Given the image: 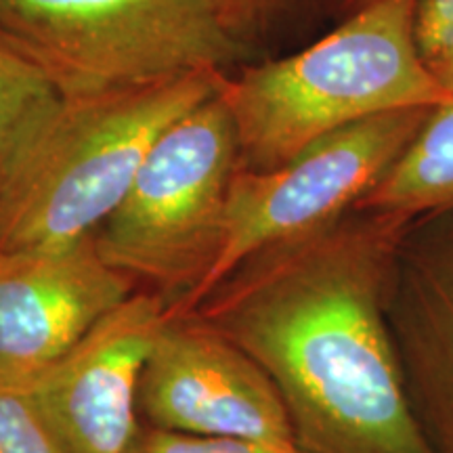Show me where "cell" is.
<instances>
[{"mask_svg": "<svg viewBox=\"0 0 453 453\" xmlns=\"http://www.w3.org/2000/svg\"><path fill=\"white\" fill-rule=\"evenodd\" d=\"M411 223L355 211L250 258L191 311L263 367L300 449L433 453L388 324L396 257Z\"/></svg>", "mask_w": 453, "mask_h": 453, "instance_id": "cell-1", "label": "cell"}, {"mask_svg": "<svg viewBox=\"0 0 453 453\" xmlns=\"http://www.w3.org/2000/svg\"><path fill=\"white\" fill-rule=\"evenodd\" d=\"M225 78L206 70L145 87L64 95L0 183V250L59 248L95 235L156 141L214 97Z\"/></svg>", "mask_w": 453, "mask_h": 453, "instance_id": "cell-2", "label": "cell"}, {"mask_svg": "<svg viewBox=\"0 0 453 453\" xmlns=\"http://www.w3.org/2000/svg\"><path fill=\"white\" fill-rule=\"evenodd\" d=\"M413 4L373 0L300 53L226 76L220 95L234 118L240 168H277L334 130L453 101L418 57Z\"/></svg>", "mask_w": 453, "mask_h": 453, "instance_id": "cell-3", "label": "cell"}, {"mask_svg": "<svg viewBox=\"0 0 453 453\" xmlns=\"http://www.w3.org/2000/svg\"><path fill=\"white\" fill-rule=\"evenodd\" d=\"M234 0H0V36L61 95L145 87L237 61Z\"/></svg>", "mask_w": 453, "mask_h": 453, "instance_id": "cell-4", "label": "cell"}, {"mask_svg": "<svg viewBox=\"0 0 453 453\" xmlns=\"http://www.w3.org/2000/svg\"><path fill=\"white\" fill-rule=\"evenodd\" d=\"M220 90L156 141L127 196L95 231L111 267L156 286L173 304L211 269L240 170L234 118Z\"/></svg>", "mask_w": 453, "mask_h": 453, "instance_id": "cell-5", "label": "cell"}, {"mask_svg": "<svg viewBox=\"0 0 453 453\" xmlns=\"http://www.w3.org/2000/svg\"><path fill=\"white\" fill-rule=\"evenodd\" d=\"M430 110L380 113L313 141L277 168L237 170L217 257L194 290L173 304L174 315L196 311L250 258L355 212L403 156Z\"/></svg>", "mask_w": 453, "mask_h": 453, "instance_id": "cell-6", "label": "cell"}, {"mask_svg": "<svg viewBox=\"0 0 453 453\" xmlns=\"http://www.w3.org/2000/svg\"><path fill=\"white\" fill-rule=\"evenodd\" d=\"M170 319L162 292H134L64 355L17 373L67 453H130L141 376Z\"/></svg>", "mask_w": 453, "mask_h": 453, "instance_id": "cell-7", "label": "cell"}, {"mask_svg": "<svg viewBox=\"0 0 453 453\" xmlns=\"http://www.w3.org/2000/svg\"><path fill=\"white\" fill-rule=\"evenodd\" d=\"M137 407L150 428L296 445L286 405L263 367L194 313H173L160 332Z\"/></svg>", "mask_w": 453, "mask_h": 453, "instance_id": "cell-8", "label": "cell"}, {"mask_svg": "<svg viewBox=\"0 0 453 453\" xmlns=\"http://www.w3.org/2000/svg\"><path fill=\"white\" fill-rule=\"evenodd\" d=\"M137 292L95 235L59 248L0 250V372L50 364Z\"/></svg>", "mask_w": 453, "mask_h": 453, "instance_id": "cell-9", "label": "cell"}, {"mask_svg": "<svg viewBox=\"0 0 453 453\" xmlns=\"http://www.w3.org/2000/svg\"><path fill=\"white\" fill-rule=\"evenodd\" d=\"M413 220L388 294L405 388L433 453H453V212Z\"/></svg>", "mask_w": 453, "mask_h": 453, "instance_id": "cell-10", "label": "cell"}, {"mask_svg": "<svg viewBox=\"0 0 453 453\" xmlns=\"http://www.w3.org/2000/svg\"><path fill=\"white\" fill-rule=\"evenodd\" d=\"M357 211L410 220L453 212V101L430 110L403 156Z\"/></svg>", "mask_w": 453, "mask_h": 453, "instance_id": "cell-11", "label": "cell"}, {"mask_svg": "<svg viewBox=\"0 0 453 453\" xmlns=\"http://www.w3.org/2000/svg\"><path fill=\"white\" fill-rule=\"evenodd\" d=\"M61 99L47 73L0 36V183Z\"/></svg>", "mask_w": 453, "mask_h": 453, "instance_id": "cell-12", "label": "cell"}, {"mask_svg": "<svg viewBox=\"0 0 453 453\" xmlns=\"http://www.w3.org/2000/svg\"><path fill=\"white\" fill-rule=\"evenodd\" d=\"M0 453H67L17 373L0 372Z\"/></svg>", "mask_w": 453, "mask_h": 453, "instance_id": "cell-13", "label": "cell"}, {"mask_svg": "<svg viewBox=\"0 0 453 453\" xmlns=\"http://www.w3.org/2000/svg\"><path fill=\"white\" fill-rule=\"evenodd\" d=\"M130 453H309L298 445H275L240 437H197L141 426Z\"/></svg>", "mask_w": 453, "mask_h": 453, "instance_id": "cell-14", "label": "cell"}, {"mask_svg": "<svg viewBox=\"0 0 453 453\" xmlns=\"http://www.w3.org/2000/svg\"><path fill=\"white\" fill-rule=\"evenodd\" d=\"M411 36L422 65L437 78L453 53V0H416Z\"/></svg>", "mask_w": 453, "mask_h": 453, "instance_id": "cell-15", "label": "cell"}, {"mask_svg": "<svg viewBox=\"0 0 453 453\" xmlns=\"http://www.w3.org/2000/svg\"><path fill=\"white\" fill-rule=\"evenodd\" d=\"M437 82L453 97V53L449 57V61H447V65L443 67V72L437 76Z\"/></svg>", "mask_w": 453, "mask_h": 453, "instance_id": "cell-16", "label": "cell"}, {"mask_svg": "<svg viewBox=\"0 0 453 453\" xmlns=\"http://www.w3.org/2000/svg\"><path fill=\"white\" fill-rule=\"evenodd\" d=\"M370 3H373V0H349V4H353L355 9L365 7V4H370Z\"/></svg>", "mask_w": 453, "mask_h": 453, "instance_id": "cell-17", "label": "cell"}, {"mask_svg": "<svg viewBox=\"0 0 453 453\" xmlns=\"http://www.w3.org/2000/svg\"><path fill=\"white\" fill-rule=\"evenodd\" d=\"M234 3H235V4H240V0H234Z\"/></svg>", "mask_w": 453, "mask_h": 453, "instance_id": "cell-18", "label": "cell"}]
</instances>
